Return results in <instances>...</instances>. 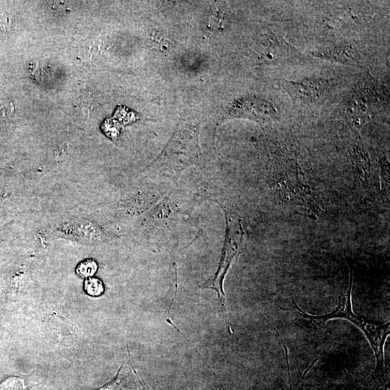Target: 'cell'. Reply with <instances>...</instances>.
I'll list each match as a JSON object with an SVG mask.
<instances>
[{
  "instance_id": "2",
  "label": "cell",
  "mask_w": 390,
  "mask_h": 390,
  "mask_svg": "<svg viewBox=\"0 0 390 390\" xmlns=\"http://www.w3.org/2000/svg\"><path fill=\"white\" fill-rule=\"evenodd\" d=\"M311 54L342 65L361 68L365 65L364 57L349 45H338L333 48L314 51Z\"/></svg>"
},
{
  "instance_id": "7",
  "label": "cell",
  "mask_w": 390,
  "mask_h": 390,
  "mask_svg": "<svg viewBox=\"0 0 390 390\" xmlns=\"http://www.w3.org/2000/svg\"><path fill=\"white\" fill-rule=\"evenodd\" d=\"M121 371L122 367L120 368L116 377L114 380L97 390H127L123 384L121 376H120Z\"/></svg>"
},
{
  "instance_id": "6",
  "label": "cell",
  "mask_w": 390,
  "mask_h": 390,
  "mask_svg": "<svg viewBox=\"0 0 390 390\" xmlns=\"http://www.w3.org/2000/svg\"><path fill=\"white\" fill-rule=\"evenodd\" d=\"M85 290L91 296H100L103 292V286L101 280L96 278H88L85 282Z\"/></svg>"
},
{
  "instance_id": "4",
  "label": "cell",
  "mask_w": 390,
  "mask_h": 390,
  "mask_svg": "<svg viewBox=\"0 0 390 390\" xmlns=\"http://www.w3.org/2000/svg\"><path fill=\"white\" fill-rule=\"evenodd\" d=\"M98 265L92 260H87L78 266L77 274L82 278H88L94 276L97 271Z\"/></svg>"
},
{
  "instance_id": "9",
  "label": "cell",
  "mask_w": 390,
  "mask_h": 390,
  "mask_svg": "<svg viewBox=\"0 0 390 390\" xmlns=\"http://www.w3.org/2000/svg\"><path fill=\"white\" fill-rule=\"evenodd\" d=\"M10 112V108L9 107H0V118L7 117Z\"/></svg>"
},
{
  "instance_id": "1",
  "label": "cell",
  "mask_w": 390,
  "mask_h": 390,
  "mask_svg": "<svg viewBox=\"0 0 390 390\" xmlns=\"http://www.w3.org/2000/svg\"><path fill=\"white\" fill-rule=\"evenodd\" d=\"M285 88L294 101L305 108L321 106L336 88L333 80L306 79L300 81H286Z\"/></svg>"
},
{
  "instance_id": "5",
  "label": "cell",
  "mask_w": 390,
  "mask_h": 390,
  "mask_svg": "<svg viewBox=\"0 0 390 390\" xmlns=\"http://www.w3.org/2000/svg\"><path fill=\"white\" fill-rule=\"evenodd\" d=\"M0 390H31L25 380L21 378H10L0 385Z\"/></svg>"
},
{
  "instance_id": "3",
  "label": "cell",
  "mask_w": 390,
  "mask_h": 390,
  "mask_svg": "<svg viewBox=\"0 0 390 390\" xmlns=\"http://www.w3.org/2000/svg\"><path fill=\"white\" fill-rule=\"evenodd\" d=\"M232 114L248 115L260 119H271L277 115L278 110L271 102L252 96L238 101Z\"/></svg>"
},
{
  "instance_id": "8",
  "label": "cell",
  "mask_w": 390,
  "mask_h": 390,
  "mask_svg": "<svg viewBox=\"0 0 390 390\" xmlns=\"http://www.w3.org/2000/svg\"><path fill=\"white\" fill-rule=\"evenodd\" d=\"M8 19L4 14H0V37L7 31Z\"/></svg>"
}]
</instances>
